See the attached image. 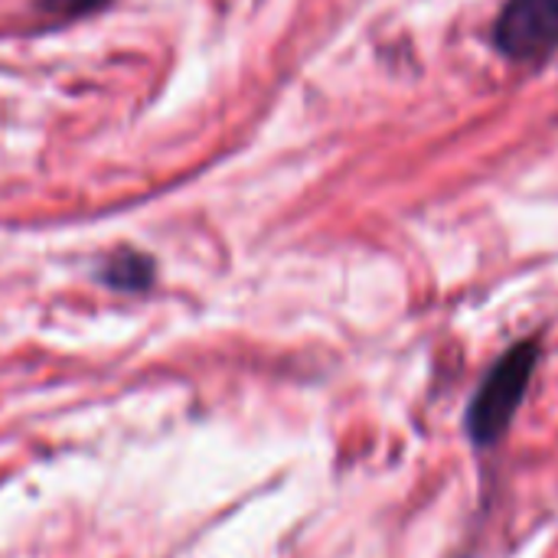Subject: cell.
Wrapping results in <instances>:
<instances>
[{
	"label": "cell",
	"instance_id": "cell-1",
	"mask_svg": "<svg viewBox=\"0 0 558 558\" xmlns=\"http://www.w3.org/2000/svg\"><path fill=\"white\" fill-rule=\"evenodd\" d=\"M536 363H539V340H523V343L510 347L487 369L477 392L471 396L468 418H464L468 438L474 445L487 448V445H497L507 435L510 422L517 418V412H520V405L526 399Z\"/></svg>",
	"mask_w": 558,
	"mask_h": 558
},
{
	"label": "cell",
	"instance_id": "cell-2",
	"mask_svg": "<svg viewBox=\"0 0 558 558\" xmlns=\"http://www.w3.org/2000/svg\"><path fill=\"white\" fill-rule=\"evenodd\" d=\"M494 46L513 62H539L558 49V0H507Z\"/></svg>",
	"mask_w": 558,
	"mask_h": 558
},
{
	"label": "cell",
	"instance_id": "cell-3",
	"mask_svg": "<svg viewBox=\"0 0 558 558\" xmlns=\"http://www.w3.org/2000/svg\"><path fill=\"white\" fill-rule=\"evenodd\" d=\"M154 275H157V265L150 255L134 252V248H121L101 265L98 278L114 291H147L154 284Z\"/></svg>",
	"mask_w": 558,
	"mask_h": 558
},
{
	"label": "cell",
	"instance_id": "cell-4",
	"mask_svg": "<svg viewBox=\"0 0 558 558\" xmlns=\"http://www.w3.org/2000/svg\"><path fill=\"white\" fill-rule=\"evenodd\" d=\"M108 3L111 0H36V10L56 20H75V16H92Z\"/></svg>",
	"mask_w": 558,
	"mask_h": 558
}]
</instances>
